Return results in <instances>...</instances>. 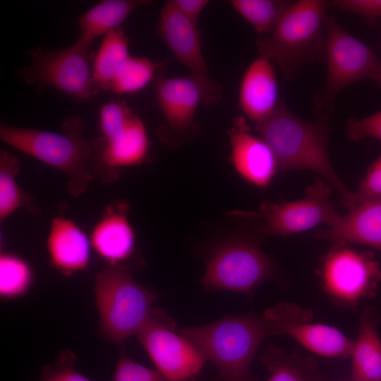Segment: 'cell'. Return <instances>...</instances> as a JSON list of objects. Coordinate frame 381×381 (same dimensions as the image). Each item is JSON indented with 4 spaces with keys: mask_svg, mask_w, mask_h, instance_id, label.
Here are the masks:
<instances>
[{
    "mask_svg": "<svg viewBox=\"0 0 381 381\" xmlns=\"http://www.w3.org/2000/svg\"><path fill=\"white\" fill-rule=\"evenodd\" d=\"M255 130L272 151L278 171L316 173L339 193L346 207H353V192L339 177L329 159L331 128L327 118L303 119L281 101L270 117L255 125Z\"/></svg>",
    "mask_w": 381,
    "mask_h": 381,
    "instance_id": "cell-1",
    "label": "cell"
},
{
    "mask_svg": "<svg viewBox=\"0 0 381 381\" xmlns=\"http://www.w3.org/2000/svg\"><path fill=\"white\" fill-rule=\"evenodd\" d=\"M85 122L79 116L67 117L62 133L1 123L0 138L10 146L55 168L68 176V190L80 195L95 174L103 169L104 139L83 135Z\"/></svg>",
    "mask_w": 381,
    "mask_h": 381,
    "instance_id": "cell-2",
    "label": "cell"
},
{
    "mask_svg": "<svg viewBox=\"0 0 381 381\" xmlns=\"http://www.w3.org/2000/svg\"><path fill=\"white\" fill-rule=\"evenodd\" d=\"M218 370L224 381H253L250 368L262 341L277 334L264 316H225L179 332Z\"/></svg>",
    "mask_w": 381,
    "mask_h": 381,
    "instance_id": "cell-3",
    "label": "cell"
},
{
    "mask_svg": "<svg viewBox=\"0 0 381 381\" xmlns=\"http://www.w3.org/2000/svg\"><path fill=\"white\" fill-rule=\"evenodd\" d=\"M329 6L323 0L291 2L270 35L256 41L260 56L277 66L285 80H292L305 64L325 59Z\"/></svg>",
    "mask_w": 381,
    "mask_h": 381,
    "instance_id": "cell-4",
    "label": "cell"
},
{
    "mask_svg": "<svg viewBox=\"0 0 381 381\" xmlns=\"http://www.w3.org/2000/svg\"><path fill=\"white\" fill-rule=\"evenodd\" d=\"M99 334L122 344L149 318L157 294L138 284L126 266L107 264L95 277Z\"/></svg>",
    "mask_w": 381,
    "mask_h": 381,
    "instance_id": "cell-5",
    "label": "cell"
},
{
    "mask_svg": "<svg viewBox=\"0 0 381 381\" xmlns=\"http://www.w3.org/2000/svg\"><path fill=\"white\" fill-rule=\"evenodd\" d=\"M325 84L315 100L317 117L327 118L338 93L356 82L369 79L381 87V60L372 49L344 30L332 16L325 23Z\"/></svg>",
    "mask_w": 381,
    "mask_h": 381,
    "instance_id": "cell-6",
    "label": "cell"
},
{
    "mask_svg": "<svg viewBox=\"0 0 381 381\" xmlns=\"http://www.w3.org/2000/svg\"><path fill=\"white\" fill-rule=\"evenodd\" d=\"M92 43L79 35L64 49L35 48L30 53V65L21 68L19 74L27 83L54 88L79 102L87 101L95 93L89 52Z\"/></svg>",
    "mask_w": 381,
    "mask_h": 381,
    "instance_id": "cell-7",
    "label": "cell"
},
{
    "mask_svg": "<svg viewBox=\"0 0 381 381\" xmlns=\"http://www.w3.org/2000/svg\"><path fill=\"white\" fill-rule=\"evenodd\" d=\"M274 273L272 260L255 243L235 237L221 243L213 250L201 282L209 291L250 294Z\"/></svg>",
    "mask_w": 381,
    "mask_h": 381,
    "instance_id": "cell-8",
    "label": "cell"
},
{
    "mask_svg": "<svg viewBox=\"0 0 381 381\" xmlns=\"http://www.w3.org/2000/svg\"><path fill=\"white\" fill-rule=\"evenodd\" d=\"M175 329L172 319L161 309L153 308L135 336L157 369L170 381H190L200 373L206 359Z\"/></svg>",
    "mask_w": 381,
    "mask_h": 381,
    "instance_id": "cell-9",
    "label": "cell"
},
{
    "mask_svg": "<svg viewBox=\"0 0 381 381\" xmlns=\"http://www.w3.org/2000/svg\"><path fill=\"white\" fill-rule=\"evenodd\" d=\"M332 187L317 179L303 198L274 203L265 202L258 213L234 212L230 214L253 217L260 222V231L267 236H289L313 229L321 224H332L339 214L330 199Z\"/></svg>",
    "mask_w": 381,
    "mask_h": 381,
    "instance_id": "cell-10",
    "label": "cell"
},
{
    "mask_svg": "<svg viewBox=\"0 0 381 381\" xmlns=\"http://www.w3.org/2000/svg\"><path fill=\"white\" fill-rule=\"evenodd\" d=\"M321 278L332 297L355 303L375 293L381 280V270L371 253L337 243L324 258Z\"/></svg>",
    "mask_w": 381,
    "mask_h": 381,
    "instance_id": "cell-11",
    "label": "cell"
},
{
    "mask_svg": "<svg viewBox=\"0 0 381 381\" xmlns=\"http://www.w3.org/2000/svg\"><path fill=\"white\" fill-rule=\"evenodd\" d=\"M156 99L166 122V130L174 135H183L195 129L194 118L199 104H218L222 93L210 88L192 75L164 77L154 80Z\"/></svg>",
    "mask_w": 381,
    "mask_h": 381,
    "instance_id": "cell-12",
    "label": "cell"
},
{
    "mask_svg": "<svg viewBox=\"0 0 381 381\" xmlns=\"http://www.w3.org/2000/svg\"><path fill=\"white\" fill-rule=\"evenodd\" d=\"M263 316L277 334L289 336L315 354L328 358L351 356L353 341L333 326L313 322V315L308 310L280 303L267 310Z\"/></svg>",
    "mask_w": 381,
    "mask_h": 381,
    "instance_id": "cell-13",
    "label": "cell"
},
{
    "mask_svg": "<svg viewBox=\"0 0 381 381\" xmlns=\"http://www.w3.org/2000/svg\"><path fill=\"white\" fill-rule=\"evenodd\" d=\"M158 32L176 59L189 70L190 75L222 93V86L210 74L197 25L181 14L170 1L160 9Z\"/></svg>",
    "mask_w": 381,
    "mask_h": 381,
    "instance_id": "cell-14",
    "label": "cell"
},
{
    "mask_svg": "<svg viewBox=\"0 0 381 381\" xmlns=\"http://www.w3.org/2000/svg\"><path fill=\"white\" fill-rule=\"evenodd\" d=\"M231 161L236 172L258 187L268 186L278 171L276 158L267 143L255 136L243 116L235 118L228 132Z\"/></svg>",
    "mask_w": 381,
    "mask_h": 381,
    "instance_id": "cell-15",
    "label": "cell"
},
{
    "mask_svg": "<svg viewBox=\"0 0 381 381\" xmlns=\"http://www.w3.org/2000/svg\"><path fill=\"white\" fill-rule=\"evenodd\" d=\"M280 102L274 66L259 56L248 65L241 78L239 107L257 125L270 117Z\"/></svg>",
    "mask_w": 381,
    "mask_h": 381,
    "instance_id": "cell-16",
    "label": "cell"
},
{
    "mask_svg": "<svg viewBox=\"0 0 381 381\" xmlns=\"http://www.w3.org/2000/svg\"><path fill=\"white\" fill-rule=\"evenodd\" d=\"M124 203L109 206L94 226L90 234L92 248L109 265H120L132 256L135 236Z\"/></svg>",
    "mask_w": 381,
    "mask_h": 381,
    "instance_id": "cell-17",
    "label": "cell"
},
{
    "mask_svg": "<svg viewBox=\"0 0 381 381\" xmlns=\"http://www.w3.org/2000/svg\"><path fill=\"white\" fill-rule=\"evenodd\" d=\"M318 236L336 243L365 245L381 251V198L355 205Z\"/></svg>",
    "mask_w": 381,
    "mask_h": 381,
    "instance_id": "cell-18",
    "label": "cell"
},
{
    "mask_svg": "<svg viewBox=\"0 0 381 381\" xmlns=\"http://www.w3.org/2000/svg\"><path fill=\"white\" fill-rule=\"evenodd\" d=\"M91 247L90 238L71 219L61 216L52 219L47 248L54 268L66 275L85 270Z\"/></svg>",
    "mask_w": 381,
    "mask_h": 381,
    "instance_id": "cell-19",
    "label": "cell"
},
{
    "mask_svg": "<svg viewBox=\"0 0 381 381\" xmlns=\"http://www.w3.org/2000/svg\"><path fill=\"white\" fill-rule=\"evenodd\" d=\"M377 325L375 310L372 308L364 309L350 356L352 381H381V340Z\"/></svg>",
    "mask_w": 381,
    "mask_h": 381,
    "instance_id": "cell-20",
    "label": "cell"
},
{
    "mask_svg": "<svg viewBox=\"0 0 381 381\" xmlns=\"http://www.w3.org/2000/svg\"><path fill=\"white\" fill-rule=\"evenodd\" d=\"M149 145L145 126L135 114L119 137L106 143L102 155L103 169L116 172L119 168L140 164L147 155Z\"/></svg>",
    "mask_w": 381,
    "mask_h": 381,
    "instance_id": "cell-21",
    "label": "cell"
},
{
    "mask_svg": "<svg viewBox=\"0 0 381 381\" xmlns=\"http://www.w3.org/2000/svg\"><path fill=\"white\" fill-rule=\"evenodd\" d=\"M145 0H104L78 18L80 35L93 41L117 30L138 7L150 4Z\"/></svg>",
    "mask_w": 381,
    "mask_h": 381,
    "instance_id": "cell-22",
    "label": "cell"
},
{
    "mask_svg": "<svg viewBox=\"0 0 381 381\" xmlns=\"http://www.w3.org/2000/svg\"><path fill=\"white\" fill-rule=\"evenodd\" d=\"M128 44V39L121 28L104 36L92 64L95 92L99 90H110L116 72L131 56Z\"/></svg>",
    "mask_w": 381,
    "mask_h": 381,
    "instance_id": "cell-23",
    "label": "cell"
},
{
    "mask_svg": "<svg viewBox=\"0 0 381 381\" xmlns=\"http://www.w3.org/2000/svg\"><path fill=\"white\" fill-rule=\"evenodd\" d=\"M20 165L16 157L1 150L0 152V222L20 207L37 213L31 197L18 186L16 176Z\"/></svg>",
    "mask_w": 381,
    "mask_h": 381,
    "instance_id": "cell-24",
    "label": "cell"
},
{
    "mask_svg": "<svg viewBox=\"0 0 381 381\" xmlns=\"http://www.w3.org/2000/svg\"><path fill=\"white\" fill-rule=\"evenodd\" d=\"M229 3L260 35L270 34L291 4L281 0H231Z\"/></svg>",
    "mask_w": 381,
    "mask_h": 381,
    "instance_id": "cell-25",
    "label": "cell"
},
{
    "mask_svg": "<svg viewBox=\"0 0 381 381\" xmlns=\"http://www.w3.org/2000/svg\"><path fill=\"white\" fill-rule=\"evenodd\" d=\"M157 64L145 56H130L120 66L111 84L116 95L137 92L155 80Z\"/></svg>",
    "mask_w": 381,
    "mask_h": 381,
    "instance_id": "cell-26",
    "label": "cell"
},
{
    "mask_svg": "<svg viewBox=\"0 0 381 381\" xmlns=\"http://www.w3.org/2000/svg\"><path fill=\"white\" fill-rule=\"evenodd\" d=\"M33 282L30 265L20 256L3 253L0 256V295L3 299H14L25 294Z\"/></svg>",
    "mask_w": 381,
    "mask_h": 381,
    "instance_id": "cell-27",
    "label": "cell"
},
{
    "mask_svg": "<svg viewBox=\"0 0 381 381\" xmlns=\"http://www.w3.org/2000/svg\"><path fill=\"white\" fill-rule=\"evenodd\" d=\"M261 361L270 372L267 381H312L298 361L274 346L266 349Z\"/></svg>",
    "mask_w": 381,
    "mask_h": 381,
    "instance_id": "cell-28",
    "label": "cell"
},
{
    "mask_svg": "<svg viewBox=\"0 0 381 381\" xmlns=\"http://www.w3.org/2000/svg\"><path fill=\"white\" fill-rule=\"evenodd\" d=\"M135 115L123 102H112L104 104L99 112V124L105 142H110L119 137Z\"/></svg>",
    "mask_w": 381,
    "mask_h": 381,
    "instance_id": "cell-29",
    "label": "cell"
},
{
    "mask_svg": "<svg viewBox=\"0 0 381 381\" xmlns=\"http://www.w3.org/2000/svg\"><path fill=\"white\" fill-rule=\"evenodd\" d=\"M113 381H170L157 369L143 366L126 356H121L116 365Z\"/></svg>",
    "mask_w": 381,
    "mask_h": 381,
    "instance_id": "cell-30",
    "label": "cell"
},
{
    "mask_svg": "<svg viewBox=\"0 0 381 381\" xmlns=\"http://www.w3.org/2000/svg\"><path fill=\"white\" fill-rule=\"evenodd\" d=\"M353 194V206L358 203L381 198V155L369 167Z\"/></svg>",
    "mask_w": 381,
    "mask_h": 381,
    "instance_id": "cell-31",
    "label": "cell"
},
{
    "mask_svg": "<svg viewBox=\"0 0 381 381\" xmlns=\"http://www.w3.org/2000/svg\"><path fill=\"white\" fill-rule=\"evenodd\" d=\"M75 355L68 350H64L58 355L52 366H44L42 375H51L59 381H91L74 368Z\"/></svg>",
    "mask_w": 381,
    "mask_h": 381,
    "instance_id": "cell-32",
    "label": "cell"
},
{
    "mask_svg": "<svg viewBox=\"0 0 381 381\" xmlns=\"http://www.w3.org/2000/svg\"><path fill=\"white\" fill-rule=\"evenodd\" d=\"M346 127L348 136L353 140L372 138L381 141V110L361 119H350Z\"/></svg>",
    "mask_w": 381,
    "mask_h": 381,
    "instance_id": "cell-33",
    "label": "cell"
},
{
    "mask_svg": "<svg viewBox=\"0 0 381 381\" xmlns=\"http://www.w3.org/2000/svg\"><path fill=\"white\" fill-rule=\"evenodd\" d=\"M330 5L369 20L381 17V0H336L331 1Z\"/></svg>",
    "mask_w": 381,
    "mask_h": 381,
    "instance_id": "cell-34",
    "label": "cell"
},
{
    "mask_svg": "<svg viewBox=\"0 0 381 381\" xmlns=\"http://www.w3.org/2000/svg\"><path fill=\"white\" fill-rule=\"evenodd\" d=\"M172 5L185 17L197 25L200 16L208 5V0H170Z\"/></svg>",
    "mask_w": 381,
    "mask_h": 381,
    "instance_id": "cell-35",
    "label": "cell"
},
{
    "mask_svg": "<svg viewBox=\"0 0 381 381\" xmlns=\"http://www.w3.org/2000/svg\"><path fill=\"white\" fill-rule=\"evenodd\" d=\"M43 376L44 377L40 381H59L58 379L51 375H43Z\"/></svg>",
    "mask_w": 381,
    "mask_h": 381,
    "instance_id": "cell-36",
    "label": "cell"
}]
</instances>
